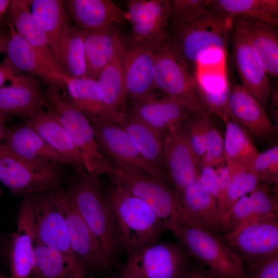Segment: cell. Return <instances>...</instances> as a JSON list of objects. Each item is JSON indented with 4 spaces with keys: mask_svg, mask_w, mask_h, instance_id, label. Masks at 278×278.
<instances>
[{
    "mask_svg": "<svg viewBox=\"0 0 278 278\" xmlns=\"http://www.w3.org/2000/svg\"><path fill=\"white\" fill-rule=\"evenodd\" d=\"M104 194L119 247L128 254L156 242L167 230L164 222L147 204L126 190L114 185Z\"/></svg>",
    "mask_w": 278,
    "mask_h": 278,
    "instance_id": "obj_1",
    "label": "cell"
},
{
    "mask_svg": "<svg viewBox=\"0 0 278 278\" xmlns=\"http://www.w3.org/2000/svg\"><path fill=\"white\" fill-rule=\"evenodd\" d=\"M76 206L98 241L106 270L120 248L112 212L100 187L84 167H74L67 188Z\"/></svg>",
    "mask_w": 278,
    "mask_h": 278,
    "instance_id": "obj_2",
    "label": "cell"
},
{
    "mask_svg": "<svg viewBox=\"0 0 278 278\" xmlns=\"http://www.w3.org/2000/svg\"><path fill=\"white\" fill-rule=\"evenodd\" d=\"M65 90L56 85L47 86L43 92L47 110L65 127L81 156L86 172L95 182L100 183L101 175L110 176L112 173V165L100 150L91 123L74 104Z\"/></svg>",
    "mask_w": 278,
    "mask_h": 278,
    "instance_id": "obj_3",
    "label": "cell"
},
{
    "mask_svg": "<svg viewBox=\"0 0 278 278\" xmlns=\"http://www.w3.org/2000/svg\"><path fill=\"white\" fill-rule=\"evenodd\" d=\"M153 50L155 89L177 100L190 111L210 116L212 113L202 100L189 66L172 34L169 32Z\"/></svg>",
    "mask_w": 278,
    "mask_h": 278,
    "instance_id": "obj_4",
    "label": "cell"
},
{
    "mask_svg": "<svg viewBox=\"0 0 278 278\" xmlns=\"http://www.w3.org/2000/svg\"><path fill=\"white\" fill-rule=\"evenodd\" d=\"M110 175L114 185L119 186L147 204L172 232L179 224L183 207L180 195L165 179L148 175L129 165L112 164Z\"/></svg>",
    "mask_w": 278,
    "mask_h": 278,
    "instance_id": "obj_5",
    "label": "cell"
},
{
    "mask_svg": "<svg viewBox=\"0 0 278 278\" xmlns=\"http://www.w3.org/2000/svg\"><path fill=\"white\" fill-rule=\"evenodd\" d=\"M233 22L230 15L210 4L195 17L172 26V36L189 66L194 68L208 51L226 52Z\"/></svg>",
    "mask_w": 278,
    "mask_h": 278,
    "instance_id": "obj_6",
    "label": "cell"
},
{
    "mask_svg": "<svg viewBox=\"0 0 278 278\" xmlns=\"http://www.w3.org/2000/svg\"><path fill=\"white\" fill-rule=\"evenodd\" d=\"M187 251L207 266L217 278H247L243 263L217 236L201 227L183 211L180 223L172 232Z\"/></svg>",
    "mask_w": 278,
    "mask_h": 278,
    "instance_id": "obj_7",
    "label": "cell"
},
{
    "mask_svg": "<svg viewBox=\"0 0 278 278\" xmlns=\"http://www.w3.org/2000/svg\"><path fill=\"white\" fill-rule=\"evenodd\" d=\"M187 256L178 246L157 242L129 254L120 275L124 278H181Z\"/></svg>",
    "mask_w": 278,
    "mask_h": 278,
    "instance_id": "obj_8",
    "label": "cell"
},
{
    "mask_svg": "<svg viewBox=\"0 0 278 278\" xmlns=\"http://www.w3.org/2000/svg\"><path fill=\"white\" fill-rule=\"evenodd\" d=\"M47 193L64 219L72 249L86 270H106L98 241L79 211L68 189L60 186Z\"/></svg>",
    "mask_w": 278,
    "mask_h": 278,
    "instance_id": "obj_9",
    "label": "cell"
},
{
    "mask_svg": "<svg viewBox=\"0 0 278 278\" xmlns=\"http://www.w3.org/2000/svg\"><path fill=\"white\" fill-rule=\"evenodd\" d=\"M59 165L0 156V182L23 196L47 191L60 185L63 176Z\"/></svg>",
    "mask_w": 278,
    "mask_h": 278,
    "instance_id": "obj_10",
    "label": "cell"
},
{
    "mask_svg": "<svg viewBox=\"0 0 278 278\" xmlns=\"http://www.w3.org/2000/svg\"><path fill=\"white\" fill-rule=\"evenodd\" d=\"M231 34L235 65L241 85L264 108L270 98L269 78L250 43L242 17L234 19Z\"/></svg>",
    "mask_w": 278,
    "mask_h": 278,
    "instance_id": "obj_11",
    "label": "cell"
},
{
    "mask_svg": "<svg viewBox=\"0 0 278 278\" xmlns=\"http://www.w3.org/2000/svg\"><path fill=\"white\" fill-rule=\"evenodd\" d=\"M218 237L249 266L278 255V217L257 220Z\"/></svg>",
    "mask_w": 278,
    "mask_h": 278,
    "instance_id": "obj_12",
    "label": "cell"
},
{
    "mask_svg": "<svg viewBox=\"0 0 278 278\" xmlns=\"http://www.w3.org/2000/svg\"><path fill=\"white\" fill-rule=\"evenodd\" d=\"M127 8L131 36L153 49L169 32L170 0H129Z\"/></svg>",
    "mask_w": 278,
    "mask_h": 278,
    "instance_id": "obj_13",
    "label": "cell"
},
{
    "mask_svg": "<svg viewBox=\"0 0 278 278\" xmlns=\"http://www.w3.org/2000/svg\"><path fill=\"white\" fill-rule=\"evenodd\" d=\"M123 61L127 96L131 100L155 90V57L151 47L131 35L125 38Z\"/></svg>",
    "mask_w": 278,
    "mask_h": 278,
    "instance_id": "obj_14",
    "label": "cell"
},
{
    "mask_svg": "<svg viewBox=\"0 0 278 278\" xmlns=\"http://www.w3.org/2000/svg\"><path fill=\"white\" fill-rule=\"evenodd\" d=\"M91 124L103 154L111 157L114 162L129 165L150 176L168 180L164 173L144 158L126 132L117 125L108 120Z\"/></svg>",
    "mask_w": 278,
    "mask_h": 278,
    "instance_id": "obj_15",
    "label": "cell"
},
{
    "mask_svg": "<svg viewBox=\"0 0 278 278\" xmlns=\"http://www.w3.org/2000/svg\"><path fill=\"white\" fill-rule=\"evenodd\" d=\"M181 124L162 133L167 178L179 194L199 174V164Z\"/></svg>",
    "mask_w": 278,
    "mask_h": 278,
    "instance_id": "obj_16",
    "label": "cell"
},
{
    "mask_svg": "<svg viewBox=\"0 0 278 278\" xmlns=\"http://www.w3.org/2000/svg\"><path fill=\"white\" fill-rule=\"evenodd\" d=\"M9 81V86L0 88L1 113L27 119L46 111L40 80L20 72Z\"/></svg>",
    "mask_w": 278,
    "mask_h": 278,
    "instance_id": "obj_17",
    "label": "cell"
},
{
    "mask_svg": "<svg viewBox=\"0 0 278 278\" xmlns=\"http://www.w3.org/2000/svg\"><path fill=\"white\" fill-rule=\"evenodd\" d=\"M36 194H33L35 245L50 247L77 258L72 249L60 212L48 193Z\"/></svg>",
    "mask_w": 278,
    "mask_h": 278,
    "instance_id": "obj_18",
    "label": "cell"
},
{
    "mask_svg": "<svg viewBox=\"0 0 278 278\" xmlns=\"http://www.w3.org/2000/svg\"><path fill=\"white\" fill-rule=\"evenodd\" d=\"M230 120L241 126L250 135L272 141L277 129L264 108L239 84L231 88L228 100Z\"/></svg>",
    "mask_w": 278,
    "mask_h": 278,
    "instance_id": "obj_19",
    "label": "cell"
},
{
    "mask_svg": "<svg viewBox=\"0 0 278 278\" xmlns=\"http://www.w3.org/2000/svg\"><path fill=\"white\" fill-rule=\"evenodd\" d=\"M131 110L161 133L180 125L192 112L180 102L156 90L132 100Z\"/></svg>",
    "mask_w": 278,
    "mask_h": 278,
    "instance_id": "obj_20",
    "label": "cell"
},
{
    "mask_svg": "<svg viewBox=\"0 0 278 278\" xmlns=\"http://www.w3.org/2000/svg\"><path fill=\"white\" fill-rule=\"evenodd\" d=\"M276 192L260 186L240 198L226 216L224 231L232 233L251 222L278 217Z\"/></svg>",
    "mask_w": 278,
    "mask_h": 278,
    "instance_id": "obj_21",
    "label": "cell"
},
{
    "mask_svg": "<svg viewBox=\"0 0 278 278\" xmlns=\"http://www.w3.org/2000/svg\"><path fill=\"white\" fill-rule=\"evenodd\" d=\"M35 245L33 222V194L23 196L11 251L12 278H29Z\"/></svg>",
    "mask_w": 278,
    "mask_h": 278,
    "instance_id": "obj_22",
    "label": "cell"
},
{
    "mask_svg": "<svg viewBox=\"0 0 278 278\" xmlns=\"http://www.w3.org/2000/svg\"><path fill=\"white\" fill-rule=\"evenodd\" d=\"M7 15L15 30L64 81L68 76L55 63L46 34L31 13L28 1L11 0Z\"/></svg>",
    "mask_w": 278,
    "mask_h": 278,
    "instance_id": "obj_23",
    "label": "cell"
},
{
    "mask_svg": "<svg viewBox=\"0 0 278 278\" xmlns=\"http://www.w3.org/2000/svg\"><path fill=\"white\" fill-rule=\"evenodd\" d=\"M182 207L198 224L214 234L224 231L218 200L202 186L199 174L180 193Z\"/></svg>",
    "mask_w": 278,
    "mask_h": 278,
    "instance_id": "obj_24",
    "label": "cell"
},
{
    "mask_svg": "<svg viewBox=\"0 0 278 278\" xmlns=\"http://www.w3.org/2000/svg\"><path fill=\"white\" fill-rule=\"evenodd\" d=\"M117 125L126 132L144 158L167 177L162 133L128 108Z\"/></svg>",
    "mask_w": 278,
    "mask_h": 278,
    "instance_id": "obj_25",
    "label": "cell"
},
{
    "mask_svg": "<svg viewBox=\"0 0 278 278\" xmlns=\"http://www.w3.org/2000/svg\"><path fill=\"white\" fill-rule=\"evenodd\" d=\"M10 39L7 58L20 71L27 73L46 85H57L66 89L64 80L44 61L39 55L8 22Z\"/></svg>",
    "mask_w": 278,
    "mask_h": 278,
    "instance_id": "obj_26",
    "label": "cell"
},
{
    "mask_svg": "<svg viewBox=\"0 0 278 278\" xmlns=\"http://www.w3.org/2000/svg\"><path fill=\"white\" fill-rule=\"evenodd\" d=\"M81 31L86 66V77L97 80L114 56L124 37L115 24L98 29Z\"/></svg>",
    "mask_w": 278,
    "mask_h": 278,
    "instance_id": "obj_27",
    "label": "cell"
},
{
    "mask_svg": "<svg viewBox=\"0 0 278 278\" xmlns=\"http://www.w3.org/2000/svg\"><path fill=\"white\" fill-rule=\"evenodd\" d=\"M66 7L75 27L81 30L100 29L115 24L123 25L126 11L110 0H68Z\"/></svg>",
    "mask_w": 278,
    "mask_h": 278,
    "instance_id": "obj_28",
    "label": "cell"
},
{
    "mask_svg": "<svg viewBox=\"0 0 278 278\" xmlns=\"http://www.w3.org/2000/svg\"><path fill=\"white\" fill-rule=\"evenodd\" d=\"M86 271L77 258L50 247L34 245L31 274L34 278H85Z\"/></svg>",
    "mask_w": 278,
    "mask_h": 278,
    "instance_id": "obj_29",
    "label": "cell"
},
{
    "mask_svg": "<svg viewBox=\"0 0 278 278\" xmlns=\"http://www.w3.org/2000/svg\"><path fill=\"white\" fill-rule=\"evenodd\" d=\"M125 37L109 63L97 79L105 103L118 124L127 109L125 78L123 61Z\"/></svg>",
    "mask_w": 278,
    "mask_h": 278,
    "instance_id": "obj_30",
    "label": "cell"
},
{
    "mask_svg": "<svg viewBox=\"0 0 278 278\" xmlns=\"http://www.w3.org/2000/svg\"><path fill=\"white\" fill-rule=\"evenodd\" d=\"M25 125L34 130L74 167L84 168L81 156L66 129L51 112L45 111L26 119Z\"/></svg>",
    "mask_w": 278,
    "mask_h": 278,
    "instance_id": "obj_31",
    "label": "cell"
},
{
    "mask_svg": "<svg viewBox=\"0 0 278 278\" xmlns=\"http://www.w3.org/2000/svg\"><path fill=\"white\" fill-rule=\"evenodd\" d=\"M4 144L16 155L27 161L70 164L67 159L26 125L11 130Z\"/></svg>",
    "mask_w": 278,
    "mask_h": 278,
    "instance_id": "obj_32",
    "label": "cell"
},
{
    "mask_svg": "<svg viewBox=\"0 0 278 278\" xmlns=\"http://www.w3.org/2000/svg\"><path fill=\"white\" fill-rule=\"evenodd\" d=\"M65 82L73 102L90 122L108 120L117 125L116 119L105 103L96 80L88 77L67 76Z\"/></svg>",
    "mask_w": 278,
    "mask_h": 278,
    "instance_id": "obj_33",
    "label": "cell"
},
{
    "mask_svg": "<svg viewBox=\"0 0 278 278\" xmlns=\"http://www.w3.org/2000/svg\"><path fill=\"white\" fill-rule=\"evenodd\" d=\"M28 2L32 16L46 34L54 60L62 34L71 24L65 1L29 0Z\"/></svg>",
    "mask_w": 278,
    "mask_h": 278,
    "instance_id": "obj_34",
    "label": "cell"
},
{
    "mask_svg": "<svg viewBox=\"0 0 278 278\" xmlns=\"http://www.w3.org/2000/svg\"><path fill=\"white\" fill-rule=\"evenodd\" d=\"M242 18L250 43L268 75L278 76L277 26L249 18Z\"/></svg>",
    "mask_w": 278,
    "mask_h": 278,
    "instance_id": "obj_35",
    "label": "cell"
},
{
    "mask_svg": "<svg viewBox=\"0 0 278 278\" xmlns=\"http://www.w3.org/2000/svg\"><path fill=\"white\" fill-rule=\"evenodd\" d=\"M225 123L224 155L229 170H252L259 152L250 135L237 124Z\"/></svg>",
    "mask_w": 278,
    "mask_h": 278,
    "instance_id": "obj_36",
    "label": "cell"
},
{
    "mask_svg": "<svg viewBox=\"0 0 278 278\" xmlns=\"http://www.w3.org/2000/svg\"><path fill=\"white\" fill-rule=\"evenodd\" d=\"M56 64L71 77H86V66L82 31L69 24L54 57Z\"/></svg>",
    "mask_w": 278,
    "mask_h": 278,
    "instance_id": "obj_37",
    "label": "cell"
},
{
    "mask_svg": "<svg viewBox=\"0 0 278 278\" xmlns=\"http://www.w3.org/2000/svg\"><path fill=\"white\" fill-rule=\"evenodd\" d=\"M210 5L234 19L243 16L278 25L277 0H216Z\"/></svg>",
    "mask_w": 278,
    "mask_h": 278,
    "instance_id": "obj_38",
    "label": "cell"
},
{
    "mask_svg": "<svg viewBox=\"0 0 278 278\" xmlns=\"http://www.w3.org/2000/svg\"><path fill=\"white\" fill-rule=\"evenodd\" d=\"M231 180L225 194L223 210L224 220L233 205L242 197L261 186L259 179L253 170L230 171Z\"/></svg>",
    "mask_w": 278,
    "mask_h": 278,
    "instance_id": "obj_39",
    "label": "cell"
},
{
    "mask_svg": "<svg viewBox=\"0 0 278 278\" xmlns=\"http://www.w3.org/2000/svg\"><path fill=\"white\" fill-rule=\"evenodd\" d=\"M210 116L191 112L181 124L199 164L205 151V130Z\"/></svg>",
    "mask_w": 278,
    "mask_h": 278,
    "instance_id": "obj_40",
    "label": "cell"
},
{
    "mask_svg": "<svg viewBox=\"0 0 278 278\" xmlns=\"http://www.w3.org/2000/svg\"><path fill=\"white\" fill-rule=\"evenodd\" d=\"M257 175L262 186L277 192L278 146L258 153L253 169Z\"/></svg>",
    "mask_w": 278,
    "mask_h": 278,
    "instance_id": "obj_41",
    "label": "cell"
},
{
    "mask_svg": "<svg viewBox=\"0 0 278 278\" xmlns=\"http://www.w3.org/2000/svg\"><path fill=\"white\" fill-rule=\"evenodd\" d=\"M226 165L224 155V140L210 119L205 130V151L200 167L210 166L215 169Z\"/></svg>",
    "mask_w": 278,
    "mask_h": 278,
    "instance_id": "obj_42",
    "label": "cell"
},
{
    "mask_svg": "<svg viewBox=\"0 0 278 278\" xmlns=\"http://www.w3.org/2000/svg\"><path fill=\"white\" fill-rule=\"evenodd\" d=\"M207 0H170L169 23L172 26L188 20L210 6Z\"/></svg>",
    "mask_w": 278,
    "mask_h": 278,
    "instance_id": "obj_43",
    "label": "cell"
},
{
    "mask_svg": "<svg viewBox=\"0 0 278 278\" xmlns=\"http://www.w3.org/2000/svg\"><path fill=\"white\" fill-rule=\"evenodd\" d=\"M247 278H278V255L249 266Z\"/></svg>",
    "mask_w": 278,
    "mask_h": 278,
    "instance_id": "obj_44",
    "label": "cell"
},
{
    "mask_svg": "<svg viewBox=\"0 0 278 278\" xmlns=\"http://www.w3.org/2000/svg\"><path fill=\"white\" fill-rule=\"evenodd\" d=\"M199 178L204 188L217 199L218 180L215 169L210 166L200 167Z\"/></svg>",
    "mask_w": 278,
    "mask_h": 278,
    "instance_id": "obj_45",
    "label": "cell"
},
{
    "mask_svg": "<svg viewBox=\"0 0 278 278\" xmlns=\"http://www.w3.org/2000/svg\"><path fill=\"white\" fill-rule=\"evenodd\" d=\"M215 171L218 180V195L217 200L223 215L226 191L231 180V176L229 169L227 165L216 168Z\"/></svg>",
    "mask_w": 278,
    "mask_h": 278,
    "instance_id": "obj_46",
    "label": "cell"
},
{
    "mask_svg": "<svg viewBox=\"0 0 278 278\" xmlns=\"http://www.w3.org/2000/svg\"><path fill=\"white\" fill-rule=\"evenodd\" d=\"M6 57L2 62L0 63V88L3 86L4 82L9 79L14 75L20 72Z\"/></svg>",
    "mask_w": 278,
    "mask_h": 278,
    "instance_id": "obj_47",
    "label": "cell"
},
{
    "mask_svg": "<svg viewBox=\"0 0 278 278\" xmlns=\"http://www.w3.org/2000/svg\"><path fill=\"white\" fill-rule=\"evenodd\" d=\"M10 3L11 0H0V28L8 22L6 16Z\"/></svg>",
    "mask_w": 278,
    "mask_h": 278,
    "instance_id": "obj_48",
    "label": "cell"
},
{
    "mask_svg": "<svg viewBox=\"0 0 278 278\" xmlns=\"http://www.w3.org/2000/svg\"><path fill=\"white\" fill-rule=\"evenodd\" d=\"M181 278H217L211 274H207L199 271L187 270Z\"/></svg>",
    "mask_w": 278,
    "mask_h": 278,
    "instance_id": "obj_49",
    "label": "cell"
},
{
    "mask_svg": "<svg viewBox=\"0 0 278 278\" xmlns=\"http://www.w3.org/2000/svg\"><path fill=\"white\" fill-rule=\"evenodd\" d=\"M10 39V34H0V54L5 52L7 49L8 41Z\"/></svg>",
    "mask_w": 278,
    "mask_h": 278,
    "instance_id": "obj_50",
    "label": "cell"
},
{
    "mask_svg": "<svg viewBox=\"0 0 278 278\" xmlns=\"http://www.w3.org/2000/svg\"><path fill=\"white\" fill-rule=\"evenodd\" d=\"M0 156H10L18 159H23L12 152L5 144H0Z\"/></svg>",
    "mask_w": 278,
    "mask_h": 278,
    "instance_id": "obj_51",
    "label": "cell"
},
{
    "mask_svg": "<svg viewBox=\"0 0 278 278\" xmlns=\"http://www.w3.org/2000/svg\"><path fill=\"white\" fill-rule=\"evenodd\" d=\"M5 123L0 120V142L5 141L11 130L6 126Z\"/></svg>",
    "mask_w": 278,
    "mask_h": 278,
    "instance_id": "obj_52",
    "label": "cell"
},
{
    "mask_svg": "<svg viewBox=\"0 0 278 278\" xmlns=\"http://www.w3.org/2000/svg\"><path fill=\"white\" fill-rule=\"evenodd\" d=\"M8 116L0 112V120L6 121Z\"/></svg>",
    "mask_w": 278,
    "mask_h": 278,
    "instance_id": "obj_53",
    "label": "cell"
},
{
    "mask_svg": "<svg viewBox=\"0 0 278 278\" xmlns=\"http://www.w3.org/2000/svg\"><path fill=\"white\" fill-rule=\"evenodd\" d=\"M0 278H12L11 277H7L5 276H3L0 274Z\"/></svg>",
    "mask_w": 278,
    "mask_h": 278,
    "instance_id": "obj_54",
    "label": "cell"
},
{
    "mask_svg": "<svg viewBox=\"0 0 278 278\" xmlns=\"http://www.w3.org/2000/svg\"><path fill=\"white\" fill-rule=\"evenodd\" d=\"M113 278H124L123 276H121L120 275L118 276L113 277Z\"/></svg>",
    "mask_w": 278,
    "mask_h": 278,
    "instance_id": "obj_55",
    "label": "cell"
},
{
    "mask_svg": "<svg viewBox=\"0 0 278 278\" xmlns=\"http://www.w3.org/2000/svg\"><path fill=\"white\" fill-rule=\"evenodd\" d=\"M1 33H2V31H1V28H0V34H1Z\"/></svg>",
    "mask_w": 278,
    "mask_h": 278,
    "instance_id": "obj_56",
    "label": "cell"
}]
</instances>
